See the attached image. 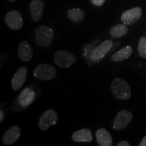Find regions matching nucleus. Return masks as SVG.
<instances>
[{
  "mask_svg": "<svg viewBox=\"0 0 146 146\" xmlns=\"http://www.w3.org/2000/svg\"><path fill=\"white\" fill-rule=\"evenodd\" d=\"M3 118V111L1 110V112H0V122L2 121Z\"/></svg>",
  "mask_w": 146,
  "mask_h": 146,
  "instance_id": "b1692460",
  "label": "nucleus"
},
{
  "mask_svg": "<svg viewBox=\"0 0 146 146\" xmlns=\"http://www.w3.org/2000/svg\"><path fill=\"white\" fill-rule=\"evenodd\" d=\"M128 28L125 24H118L113 27L110 31V34L114 38H120L127 34Z\"/></svg>",
  "mask_w": 146,
  "mask_h": 146,
  "instance_id": "6ab92c4d",
  "label": "nucleus"
},
{
  "mask_svg": "<svg viewBox=\"0 0 146 146\" xmlns=\"http://www.w3.org/2000/svg\"><path fill=\"white\" fill-rule=\"evenodd\" d=\"M68 18L74 23H78L83 21L85 18V12L79 8L70 9L67 12Z\"/></svg>",
  "mask_w": 146,
  "mask_h": 146,
  "instance_id": "a211bd4d",
  "label": "nucleus"
},
{
  "mask_svg": "<svg viewBox=\"0 0 146 146\" xmlns=\"http://www.w3.org/2000/svg\"><path fill=\"white\" fill-rule=\"evenodd\" d=\"M106 0H91V3L96 6H101L104 3Z\"/></svg>",
  "mask_w": 146,
  "mask_h": 146,
  "instance_id": "412c9836",
  "label": "nucleus"
},
{
  "mask_svg": "<svg viewBox=\"0 0 146 146\" xmlns=\"http://www.w3.org/2000/svg\"><path fill=\"white\" fill-rule=\"evenodd\" d=\"M56 70L52 65L40 64L34 70V76L41 81H48L56 77Z\"/></svg>",
  "mask_w": 146,
  "mask_h": 146,
  "instance_id": "20e7f679",
  "label": "nucleus"
},
{
  "mask_svg": "<svg viewBox=\"0 0 146 146\" xmlns=\"http://www.w3.org/2000/svg\"><path fill=\"white\" fill-rule=\"evenodd\" d=\"M96 139L101 146H111L112 145V138L110 133L106 129L102 128L96 131Z\"/></svg>",
  "mask_w": 146,
  "mask_h": 146,
  "instance_id": "2eb2a0df",
  "label": "nucleus"
},
{
  "mask_svg": "<svg viewBox=\"0 0 146 146\" xmlns=\"http://www.w3.org/2000/svg\"><path fill=\"white\" fill-rule=\"evenodd\" d=\"M139 146H146V135L142 139V141H141V143H139Z\"/></svg>",
  "mask_w": 146,
  "mask_h": 146,
  "instance_id": "5701e85b",
  "label": "nucleus"
},
{
  "mask_svg": "<svg viewBox=\"0 0 146 146\" xmlns=\"http://www.w3.org/2000/svg\"><path fill=\"white\" fill-rule=\"evenodd\" d=\"M142 16V9L140 7L129 9L124 12L121 15V21L127 25H132L137 23Z\"/></svg>",
  "mask_w": 146,
  "mask_h": 146,
  "instance_id": "0eeeda50",
  "label": "nucleus"
},
{
  "mask_svg": "<svg viewBox=\"0 0 146 146\" xmlns=\"http://www.w3.org/2000/svg\"><path fill=\"white\" fill-rule=\"evenodd\" d=\"M27 76V68L21 67L16 71L12 80V87L14 91L18 90L23 87L26 81Z\"/></svg>",
  "mask_w": 146,
  "mask_h": 146,
  "instance_id": "9b49d317",
  "label": "nucleus"
},
{
  "mask_svg": "<svg viewBox=\"0 0 146 146\" xmlns=\"http://www.w3.org/2000/svg\"><path fill=\"white\" fill-rule=\"evenodd\" d=\"M133 114L129 110H124L118 112L114 118L113 123V128L116 130L120 131L127 127L133 119Z\"/></svg>",
  "mask_w": 146,
  "mask_h": 146,
  "instance_id": "423d86ee",
  "label": "nucleus"
},
{
  "mask_svg": "<svg viewBox=\"0 0 146 146\" xmlns=\"http://www.w3.org/2000/svg\"><path fill=\"white\" fill-rule=\"evenodd\" d=\"M6 25L12 30H19L23 26L21 14L17 10H12L7 13L5 17Z\"/></svg>",
  "mask_w": 146,
  "mask_h": 146,
  "instance_id": "6e6552de",
  "label": "nucleus"
},
{
  "mask_svg": "<svg viewBox=\"0 0 146 146\" xmlns=\"http://www.w3.org/2000/svg\"><path fill=\"white\" fill-rule=\"evenodd\" d=\"M18 56L21 60L29 62L33 56L32 47L27 41H23L18 46Z\"/></svg>",
  "mask_w": 146,
  "mask_h": 146,
  "instance_id": "4468645a",
  "label": "nucleus"
},
{
  "mask_svg": "<svg viewBox=\"0 0 146 146\" xmlns=\"http://www.w3.org/2000/svg\"><path fill=\"white\" fill-rule=\"evenodd\" d=\"M112 94L116 99L127 100L131 96V89L129 83L122 78H116L111 84Z\"/></svg>",
  "mask_w": 146,
  "mask_h": 146,
  "instance_id": "f257e3e1",
  "label": "nucleus"
},
{
  "mask_svg": "<svg viewBox=\"0 0 146 146\" xmlns=\"http://www.w3.org/2000/svg\"><path fill=\"white\" fill-rule=\"evenodd\" d=\"M137 50L139 56L143 58H146V37L142 36L139 41Z\"/></svg>",
  "mask_w": 146,
  "mask_h": 146,
  "instance_id": "aec40b11",
  "label": "nucleus"
},
{
  "mask_svg": "<svg viewBox=\"0 0 146 146\" xmlns=\"http://www.w3.org/2000/svg\"><path fill=\"white\" fill-rule=\"evenodd\" d=\"M112 45L113 43L111 40H106L104 41L91 53L90 56L91 60L95 62L102 60L110 50Z\"/></svg>",
  "mask_w": 146,
  "mask_h": 146,
  "instance_id": "1a4fd4ad",
  "label": "nucleus"
},
{
  "mask_svg": "<svg viewBox=\"0 0 146 146\" xmlns=\"http://www.w3.org/2000/svg\"><path fill=\"white\" fill-rule=\"evenodd\" d=\"M8 1H16V0H8Z\"/></svg>",
  "mask_w": 146,
  "mask_h": 146,
  "instance_id": "393cba45",
  "label": "nucleus"
},
{
  "mask_svg": "<svg viewBox=\"0 0 146 146\" xmlns=\"http://www.w3.org/2000/svg\"><path fill=\"white\" fill-rule=\"evenodd\" d=\"M20 136H21V128L19 127V126H12L3 135L2 142L5 145H11L15 143Z\"/></svg>",
  "mask_w": 146,
  "mask_h": 146,
  "instance_id": "9d476101",
  "label": "nucleus"
},
{
  "mask_svg": "<svg viewBox=\"0 0 146 146\" xmlns=\"http://www.w3.org/2000/svg\"><path fill=\"white\" fill-rule=\"evenodd\" d=\"M58 114L53 109L47 110L41 115L39 118V126L42 131H46L49 127L54 126L57 123Z\"/></svg>",
  "mask_w": 146,
  "mask_h": 146,
  "instance_id": "39448f33",
  "label": "nucleus"
},
{
  "mask_svg": "<svg viewBox=\"0 0 146 146\" xmlns=\"http://www.w3.org/2000/svg\"><path fill=\"white\" fill-rule=\"evenodd\" d=\"M54 33L50 27L40 25L35 30V41L38 45L47 47L52 44L54 39Z\"/></svg>",
  "mask_w": 146,
  "mask_h": 146,
  "instance_id": "f03ea898",
  "label": "nucleus"
},
{
  "mask_svg": "<svg viewBox=\"0 0 146 146\" xmlns=\"http://www.w3.org/2000/svg\"><path fill=\"white\" fill-rule=\"evenodd\" d=\"M133 53V47L131 45H127L123 49L114 53L112 55L111 59L114 62H118L123 60H127L131 56Z\"/></svg>",
  "mask_w": 146,
  "mask_h": 146,
  "instance_id": "f3484780",
  "label": "nucleus"
},
{
  "mask_svg": "<svg viewBox=\"0 0 146 146\" xmlns=\"http://www.w3.org/2000/svg\"><path fill=\"white\" fill-rule=\"evenodd\" d=\"M35 98V93L29 87L23 89L19 95L18 100V104L23 107H27L31 104Z\"/></svg>",
  "mask_w": 146,
  "mask_h": 146,
  "instance_id": "ddd939ff",
  "label": "nucleus"
},
{
  "mask_svg": "<svg viewBox=\"0 0 146 146\" xmlns=\"http://www.w3.org/2000/svg\"><path fill=\"white\" fill-rule=\"evenodd\" d=\"M44 3L41 0H33L29 5V10L32 19L35 22H38L41 20L43 16Z\"/></svg>",
  "mask_w": 146,
  "mask_h": 146,
  "instance_id": "f8f14e48",
  "label": "nucleus"
},
{
  "mask_svg": "<svg viewBox=\"0 0 146 146\" xmlns=\"http://www.w3.org/2000/svg\"><path fill=\"white\" fill-rule=\"evenodd\" d=\"M130 144L127 141H122L117 144V146H129Z\"/></svg>",
  "mask_w": 146,
  "mask_h": 146,
  "instance_id": "4be33fe9",
  "label": "nucleus"
},
{
  "mask_svg": "<svg viewBox=\"0 0 146 146\" xmlns=\"http://www.w3.org/2000/svg\"><path fill=\"white\" fill-rule=\"evenodd\" d=\"M72 140L75 142H86L89 143L92 141L93 135L89 129H82L75 131L72 135Z\"/></svg>",
  "mask_w": 146,
  "mask_h": 146,
  "instance_id": "dca6fc26",
  "label": "nucleus"
},
{
  "mask_svg": "<svg viewBox=\"0 0 146 146\" xmlns=\"http://www.w3.org/2000/svg\"><path fill=\"white\" fill-rule=\"evenodd\" d=\"M54 61L60 68H66L74 64L76 62V57L68 51L60 50L55 53Z\"/></svg>",
  "mask_w": 146,
  "mask_h": 146,
  "instance_id": "7ed1b4c3",
  "label": "nucleus"
}]
</instances>
